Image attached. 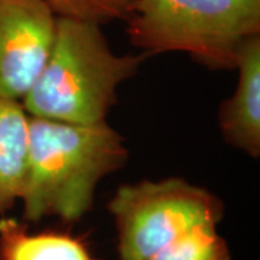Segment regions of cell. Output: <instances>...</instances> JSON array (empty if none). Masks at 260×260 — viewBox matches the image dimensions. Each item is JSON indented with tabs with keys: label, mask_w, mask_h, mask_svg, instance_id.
Segmentation results:
<instances>
[{
	"label": "cell",
	"mask_w": 260,
	"mask_h": 260,
	"mask_svg": "<svg viewBox=\"0 0 260 260\" xmlns=\"http://www.w3.org/2000/svg\"><path fill=\"white\" fill-rule=\"evenodd\" d=\"M127 159L124 138L107 121L74 124L29 116L20 198L25 220H81L91 210L102 179L123 168Z\"/></svg>",
	"instance_id": "6da1fadb"
},
{
	"label": "cell",
	"mask_w": 260,
	"mask_h": 260,
	"mask_svg": "<svg viewBox=\"0 0 260 260\" xmlns=\"http://www.w3.org/2000/svg\"><path fill=\"white\" fill-rule=\"evenodd\" d=\"M107 208L120 260H148L197 227H217L224 215L217 195L184 178L124 184Z\"/></svg>",
	"instance_id": "277c9868"
},
{
	"label": "cell",
	"mask_w": 260,
	"mask_h": 260,
	"mask_svg": "<svg viewBox=\"0 0 260 260\" xmlns=\"http://www.w3.org/2000/svg\"><path fill=\"white\" fill-rule=\"evenodd\" d=\"M148 260H232L227 242L217 227H197Z\"/></svg>",
	"instance_id": "9c48e42d"
},
{
	"label": "cell",
	"mask_w": 260,
	"mask_h": 260,
	"mask_svg": "<svg viewBox=\"0 0 260 260\" xmlns=\"http://www.w3.org/2000/svg\"><path fill=\"white\" fill-rule=\"evenodd\" d=\"M237 87L218 109V129L227 145L250 158L260 156V35L240 49Z\"/></svg>",
	"instance_id": "8992f818"
},
{
	"label": "cell",
	"mask_w": 260,
	"mask_h": 260,
	"mask_svg": "<svg viewBox=\"0 0 260 260\" xmlns=\"http://www.w3.org/2000/svg\"><path fill=\"white\" fill-rule=\"evenodd\" d=\"M146 58L142 52L117 55L99 23L58 18L49 55L20 103L32 117L74 124L107 121L119 87L138 74Z\"/></svg>",
	"instance_id": "7a4b0ae2"
},
{
	"label": "cell",
	"mask_w": 260,
	"mask_h": 260,
	"mask_svg": "<svg viewBox=\"0 0 260 260\" xmlns=\"http://www.w3.org/2000/svg\"><path fill=\"white\" fill-rule=\"evenodd\" d=\"M56 19L42 0H0V99L22 102L49 55Z\"/></svg>",
	"instance_id": "5b68a950"
},
{
	"label": "cell",
	"mask_w": 260,
	"mask_h": 260,
	"mask_svg": "<svg viewBox=\"0 0 260 260\" xmlns=\"http://www.w3.org/2000/svg\"><path fill=\"white\" fill-rule=\"evenodd\" d=\"M56 18L85 20L99 25L124 20L136 0H42Z\"/></svg>",
	"instance_id": "30bf717a"
},
{
	"label": "cell",
	"mask_w": 260,
	"mask_h": 260,
	"mask_svg": "<svg viewBox=\"0 0 260 260\" xmlns=\"http://www.w3.org/2000/svg\"><path fill=\"white\" fill-rule=\"evenodd\" d=\"M28 120L22 103L0 99V218L22 198L28 162Z\"/></svg>",
	"instance_id": "52a82bcc"
},
{
	"label": "cell",
	"mask_w": 260,
	"mask_h": 260,
	"mask_svg": "<svg viewBox=\"0 0 260 260\" xmlns=\"http://www.w3.org/2000/svg\"><path fill=\"white\" fill-rule=\"evenodd\" d=\"M0 260H95L87 244L67 233H30L8 215L0 218Z\"/></svg>",
	"instance_id": "ba28073f"
},
{
	"label": "cell",
	"mask_w": 260,
	"mask_h": 260,
	"mask_svg": "<svg viewBox=\"0 0 260 260\" xmlns=\"http://www.w3.org/2000/svg\"><path fill=\"white\" fill-rule=\"evenodd\" d=\"M130 44L150 56L185 52L211 70H233L243 44L260 35V0H136Z\"/></svg>",
	"instance_id": "3957f363"
}]
</instances>
